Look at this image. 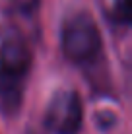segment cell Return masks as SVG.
I'll return each mask as SVG.
<instances>
[{
	"label": "cell",
	"instance_id": "3",
	"mask_svg": "<svg viewBox=\"0 0 132 134\" xmlns=\"http://www.w3.org/2000/svg\"><path fill=\"white\" fill-rule=\"evenodd\" d=\"M31 66V49L24 31L14 24H0V72L21 78Z\"/></svg>",
	"mask_w": 132,
	"mask_h": 134
},
{
	"label": "cell",
	"instance_id": "2",
	"mask_svg": "<svg viewBox=\"0 0 132 134\" xmlns=\"http://www.w3.org/2000/svg\"><path fill=\"white\" fill-rule=\"evenodd\" d=\"M82 99L74 90L56 91L45 113V124L53 134H76L82 126Z\"/></svg>",
	"mask_w": 132,
	"mask_h": 134
},
{
	"label": "cell",
	"instance_id": "1",
	"mask_svg": "<svg viewBox=\"0 0 132 134\" xmlns=\"http://www.w3.org/2000/svg\"><path fill=\"white\" fill-rule=\"evenodd\" d=\"M62 49L74 62H89L101 51V33L89 14H74L62 29Z\"/></svg>",
	"mask_w": 132,
	"mask_h": 134
},
{
	"label": "cell",
	"instance_id": "6",
	"mask_svg": "<svg viewBox=\"0 0 132 134\" xmlns=\"http://www.w3.org/2000/svg\"><path fill=\"white\" fill-rule=\"evenodd\" d=\"M6 6H10L12 10L18 12H31L35 6L39 4V0H4Z\"/></svg>",
	"mask_w": 132,
	"mask_h": 134
},
{
	"label": "cell",
	"instance_id": "5",
	"mask_svg": "<svg viewBox=\"0 0 132 134\" xmlns=\"http://www.w3.org/2000/svg\"><path fill=\"white\" fill-rule=\"evenodd\" d=\"M113 10L117 20L122 24H128L130 20V0H113Z\"/></svg>",
	"mask_w": 132,
	"mask_h": 134
},
{
	"label": "cell",
	"instance_id": "4",
	"mask_svg": "<svg viewBox=\"0 0 132 134\" xmlns=\"http://www.w3.org/2000/svg\"><path fill=\"white\" fill-rule=\"evenodd\" d=\"M21 97H24V91L20 86V78L0 72V111L6 115L18 113L21 105Z\"/></svg>",
	"mask_w": 132,
	"mask_h": 134
}]
</instances>
